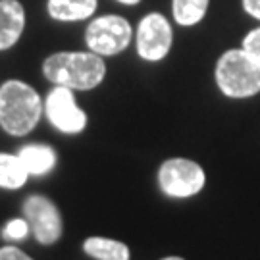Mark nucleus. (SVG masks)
<instances>
[{
	"mask_svg": "<svg viewBox=\"0 0 260 260\" xmlns=\"http://www.w3.org/2000/svg\"><path fill=\"white\" fill-rule=\"evenodd\" d=\"M19 160L23 162V166L27 170L29 177H43L50 174L54 170L56 162H58V156H56V150L48 145H43V143H29V145H23L21 149L18 150Z\"/></svg>",
	"mask_w": 260,
	"mask_h": 260,
	"instance_id": "9b49d317",
	"label": "nucleus"
},
{
	"mask_svg": "<svg viewBox=\"0 0 260 260\" xmlns=\"http://www.w3.org/2000/svg\"><path fill=\"white\" fill-rule=\"evenodd\" d=\"M45 116L56 131L64 135H79L87 127V114L75 101V91L52 85L45 99Z\"/></svg>",
	"mask_w": 260,
	"mask_h": 260,
	"instance_id": "0eeeda50",
	"label": "nucleus"
},
{
	"mask_svg": "<svg viewBox=\"0 0 260 260\" xmlns=\"http://www.w3.org/2000/svg\"><path fill=\"white\" fill-rule=\"evenodd\" d=\"M29 174L23 162L19 160L18 152L8 154V152H0V189L6 191H16L19 187L27 183Z\"/></svg>",
	"mask_w": 260,
	"mask_h": 260,
	"instance_id": "4468645a",
	"label": "nucleus"
},
{
	"mask_svg": "<svg viewBox=\"0 0 260 260\" xmlns=\"http://www.w3.org/2000/svg\"><path fill=\"white\" fill-rule=\"evenodd\" d=\"M158 187L166 197L189 199L199 195L206 185L203 166L191 158H168L158 168Z\"/></svg>",
	"mask_w": 260,
	"mask_h": 260,
	"instance_id": "423d86ee",
	"label": "nucleus"
},
{
	"mask_svg": "<svg viewBox=\"0 0 260 260\" xmlns=\"http://www.w3.org/2000/svg\"><path fill=\"white\" fill-rule=\"evenodd\" d=\"M241 48H245L251 56H254L256 60H260V25L251 29L241 41Z\"/></svg>",
	"mask_w": 260,
	"mask_h": 260,
	"instance_id": "dca6fc26",
	"label": "nucleus"
},
{
	"mask_svg": "<svg viewBox=\"0 0 260 260\" xmlns=\"http://www.w3.org/2000/svg\"><path fill=\"white\" fill-rule=\"evenodd\" d=\"M214 81L218 91L228 99H251L260 93V60L245 48L223 50L216 60Z\"/></svg>",
	"mask_w": 260,
	"mask_h": 260,
	"instance_id": "7ed1b4c3",
	"label": "nucleus"
},
{
	"mask_svg": "<svg viewBox=\"0 0 260 260\" xmlns=\"http://www.w3.org/2000/svg\"><path fill=\"white\" fill-rule=\"evenodd\" d=\"M114 2H118V4H121V6H137V4H141L143 0H114Z\"/></svg>",
	"mask_w": 260,
	"mask_h": 260,
	"instance_id": "6ab92c4d",
	"label": "nucleus"
},
{
	"mask_svg": "<svg viewBox=\"0 0 260 260\" xmlns=\"http://www.w3.org/2000/svg\"><path fill=\"white\" fill-rule=\"evenodd\" d=\"M133 47L143 62L149 64L164 62L174 47L172 19L160 12L145 14L133 33Z\"/></svg>",
	"mask_w": 260,
	"mask_h": 260,
	"instance_id": "39448f33",
	"label": "nucleus"
},
{
	"mask_svg": "<svg viewBox=\"0 0 260 260\" xmlns=\"http://www.w3.org/2000/svg\"><path fill=\"white\" fill-rule=\"evenodd\" d=\"M210 8V0H172L170 10L174 23L179 27H197L203 23Z\"/></svg>",
	"mask_w": 260,
	"mask_h": 260,
	"instance_id": "f8f14e48",
	"label": "nucleus"
},
{
	"mask_svg": "<svg viewBox=\"0 0 260 260\" xmlns=\"http://www.w3.org/2000/svg\"><path fill=\"white\" fill-rule=\"evenodd\" d=\"M135 27L120 14L93 16L87 21L83 33L85 48L103 58H112L125 52L133 45Z\"/></svg>",
	"mask_w": 260,
	"mask_h": 260,
	"instance_id": "20e7f679",
	"label": "nucleus"
},
{
	"mask_svg": "<svg viewBox=\"0 0 260 260\" xmlns=\"http://www.w3.org/2000/svg\"><path fill=\"white\" fill-rule=\"evenodd\" d=\"M47 16L58 23L89 21L99 10V0H47Z\"/></svg>",
	"mask_w": 260,
	"mask_h": 260,
	"instance_id": "9d476101",
	"label": "nucleus"
},
{
	"mask_svg": "<svg viewBox=\"0 0 260 260\" xmlns=\"http://www.w3.org/2000/svg\"><path fill=\"white\" fill-rule=\"evenodd\" d=\"M83 251L94 260H131L129 247L125 243L99 235L85 239Z\"/></svg>",
	"mask_w": 260,
	"mask_h": 260,
	"instance_id": "ddd939ff",
	"label": "nucleus"
},
{
	"mask_svg": "<svg viewBox=\"0 0 260 260\" xmlns=\"http://www.w3.org/2000/svg\"><path fill=\"white\" fill-rule=\"evenodd\" d=\"M23 218L41 245H54L64 232L58 206L43 195H31L23 203Z\"/></svg>",
	"mask_w": 260,
	"mask_h": 260,
	"instance_id": "6e6552de",
	"label": "nucleus"
},
{
	"mask_svg": "<svg viewBox=\"0 0 260 260\" xmlns=\"http://www.w3.org/2000/svg\"><path fill=\"white\" fill-rule=\"evenodd\" d=\"M29 232H31V228L25 218H14L4 225L2 237H6L10 241H23L29 235Z\"/></svg>",
	"mask_w": 260,
	"mask_h": 260,
	"instance_id": "2eb2a0df",
	"label": "nucleus"
},
{
	"mask_svg": "<svg viewBox=\"0 0 260 260\" xmlns=\"http://www.w3.org/2000/svg\"><path fill=\"white\" fill-rule=\"evenodd\" d=\"M241 8L247 16L260 23V0H241Z\"/></svg>",
	"mask_w": 260,
	"mask_h": 260,
	"instance_id": "a211bd4d",
	"label": "nucleus"
},
{
	"mask_svg": "<svg viewBox=\"0 0 260 260\" xmlns=\"http://www.w3.org/2000/svg\"><path fill=\"white\" fill-rule=\"evenodd\" d=\"M0 260H33L29 254H25L23 251H19L18 247H2L0 249Z\"/></svg>",
	"mask_w": 260,
	"mask_h": 260,
	"instance_id": "f3484780",
	"label": "nucleus"
},
{
	"mask_svg": "<svg viewBox=\"0 0 260 260\" xmlns=\"http://www.w3.org/2000/svg\"><path fill=\"white\" fill-rule=\"evenodd\" d=\"M27 27V12L21 0H0V52L18 45Z\"/></svg>",
	"mask_w": 260,
	"mask_h": 260,
	"instance_id": "1a4fd4ad",
	"label": "nucleus"
},
{
	"mask_svg": "<svg viewBox=\"0 0 260 260\" xmlns=\"http://www.w3.org/2000/svg\"><path fill=\"white\" fill-rule=\"evenodd\" d=\"M45 114V101L35 87L21 79H6L0 85V129L12 137H25Z\"/></svg>",
	"mask_w": 260,
	"mask_h": 260,
	"instance_id": "f03ea898",
	"label": "nucleus"
},
{
	"mask_svg": "<svg viewBox=\"0 0 260 260\" xmlns=\"http://www.w3.org/2000/svg\"><path fill=\"white\" fill-rule=\"evenodd\" d=\"M162 260H183L181 256H166V258H162Z\"/></svg>",
	"mask_w": 260,
	"mask_h": 260,
	"instance_id": "aec40b11",
	"label": "nucleus"
},
{
	"mask_svg": "<svg viewBox=\"0 0 260 260\" xmlns=\"http://www.w3.org/2000/svg\"><path fill=\"white\" fill-rule=\"evenodd\" d=\"M43 75L48 83L85 93L101 87L108 74L106 58L91 50H58L43 60Z\"/></svg>",
	"mask_w": 260,
	"mask_h": 260,
	"instance_id": "f257e3e1",
	"label": "nucleus"
}]
</instances>
